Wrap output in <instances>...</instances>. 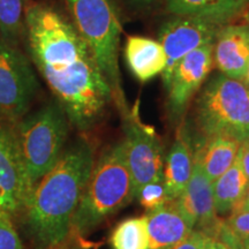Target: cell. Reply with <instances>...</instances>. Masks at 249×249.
I'll return each mask as SVG.
<instances>
[{
    "label": "cell",
    "mask_w": 249,
    "mask_h": 249,
    "mask_svg": "<svg viewBox=\"0 0 249 249\" xmlns=\"http://www.w3.org/2000/svg\"><path fill=\"white\" fill-rule=\"evenodd\" d=\"M130 5L136 6V7H150L156 0H126Z\"/></svg>",
    "instance_id": "30"
},
{
    "label": "cell",
    "mask_w": 249,
    "mask_h": 249,
    "mask_svg": "<svg viewBox=\"0 0 249 249\" xmlns=\"http://www.w3.org/2000/svg\"><path fill=\"white\" fill-rule=\"evenodd\" d=\"M38 89L28 58L0 37V121L15 124L27 116Z\"/></svg>",
    "instance_id": "7"
},
{
    "label": "cell",
    "mask_w": 249,
    "mask_h": 249,
    "mask_svg": "<svg viewBox=\"0 0 249 249\" xmlns=\"http://www.w3.org/2000/svg\"><path fill=\"white\" fill-rule=\"evenodd\" d=\"M242 210H249V183H248L247 189H246L244 196H242L241 201L239 202V204L236 205L232 213H235V211H242Z\"/></svg>",
    "instance_id": "28"
},
{
    "label": "cell",
    "mask_w": 249,
    "mask_h": 249,
    "mask_svg": "<svg viewBox=\"0 0 249 249\" xmlns=\"http://www.w3.org/2000/svg\"><path fill=\"white\" fill-rule=\"evenodd\" d=\"M245 1H246V7H248V6H249V0H245Z\"/></svg>",
    "instance_id": "35"
},
{
    "label": "cell",
    "mask_w": 249,
    "mask_h": 249,
    "mask_svg": "<svg viewBox=\"0 0 249 249\" xmlns=\"http://www.w3.org/2000/svg\"><path fill=\"white\" fill-rule=\"evenodd\" d=\"M229 23L232 22L216 17L176 15V18L161 24L158 42L163 46L166 55V64L161 73L164 88L169 86L177 64L201 46L213 43L220 29Z\"/></svg>",
    "instance_id": "9"
},
{
    "label": "cell",
    "mask_w": 249,
    "mask_h": 249,
    "mask_svg": "<svg viewBox=\"0 0 249 249\" xmlns=\"http://www.w3.org/2000/svg\"><path fill=\"white\" fill-rule=\"evenodd\" d=\"M135 198H138L139 203L144 208L147 213H151L170 202L163 180L148 182L140 187L139 191L136 192Z\"/></svg>",
    "instance_id": "22"
},
{
    "label": "cell",
    "mask_w": 249,
    "mask_h": 249,
    "mask_svg": "<svg viewBox=\"0 0 249 249\" xmlns=\"http://www.w3.org/2000/svg\"><path fill=\"white\" fill-rule=\"evenodd\" d=\"M135 200L123 141L108 145L93 163L71 222V231L86 236Z\"/></svg>",
    "instance_id": "3"
},
{
    "label": "cell",
    "mask_w": 249,
    "mask_h": 249,
    "mask_svg": "<svg viewBox=\"0 0 249 249\" xmlns=\"http://www.w3.org/2000/svg\"><path fill=\"white\" fill-rule=\"evenodd\" d=\"M194 112L202 135H229L240 142L249 138V88L242 81L213 75L196 98Z\"/></svg>",
    "instance_id": "6"
},
{
    "label": "cell",
    "mask_w": 249,
    "mask_h": 249,
    "mask_svg": "<svg viewBox=\"0 0 249 249\" xmlns=\"http://www.w3.org/2000/svg\"><path fill=\"white\" fill-rule=\"evenodd\" d=\"M249 180L242 170L239 156H236L232 166L219 178L211 182L214 209L218 216L231 213L241 201Z\"/></svg>",
    "instance_id": "19"
},
{
    "label": "cell",
    "mask_w": 249,
    "mask_h": 249,
    "mask_svg": "<svg viewBox=\"0 0 249 249\" xmlns=\"http://www.w3.org/2000/svg\"><path fill=\"white\" fill-rule=\"evenodd\" d=\"M121 118L124 155L136 195L140 187L145 183L163 180L164 147L154 127L141 120L138 105L130 107L128 113Z\"/></svg>",
    "instance_id": "8"
},
{
    "label": "cell",
    "mask_w": 249,
    "mask_h": 249,
    "mask_svg": "<svg viewBox=\"0 0 249 249\" xmlns=\"http://www.w3.org/2000/svg\"><path fill=\"white\" fill-rule=\"evenodd\" d=\"M70 126L57 101L48 103L13 124L18 155L33 187L60 158Z\"/></svg>",
    "instance_id": "5"
},
{
    "label": "cell",
    "mask_w": 249,
    "mask_h": 249,
    "mask_svg": "<svg viewBox=\"0 0 249 249\" xmlns=\"http://www.w3.org/2000/svg\"><path fill=\"white\" fill-rule=\"evenodd\" d=\"M238 156L239 160H240L242 170H244L246 177H247V179L249 180V138L245 139L244 141L241 142Z\"/></svg>",
    "instance_id": "27"
},
{
    "label": "cell",
    "mask_w": 249,
    "mask_h": 249,
    "mask_svg": "<svg viewBox=\"0 0 249 249\" xmlns=\"http://www.w3.org/2000/svg\"><path fill=\"white\" fill-rule=\"evenodd\" d=\"M26 7L24 0H0V35L8 44L14 45L24 29Z\"/></svg>",
    "instance_id": "21"
},
{
    "label": "cell",
    "mask_w": 249,
    "mask_h": 249,
    "mask_svg": "<svg viewBox=\"0 0 249 249\" xmlns=\"http://www.w3.org/2000/svg\"><path fill=\"white\" fill-rule=\"evenodd\" d=\"M225 222L241 240L249 238V210L235 211V213H230Z\"/></svg>",
    "instance_id": "24"
},
{
    "label": "cell",
    "mask_w": 249,
    "mask_h": 249,
    "mask_svg": "<svg viewBox=\"0 0 249 249\" xmlns=\"http://www.w3.org/2000/svg\"><path fill=\"white\" fill-rule=\"evenodd\" d=\"M240 144L239 140L229 135L204 136L197 132L193 136L194 152L211 182L232 166Z\"/></svg>",
    "instance_id": "16"
},
{
    "label": "cell",
    "mask_w": 249,
    "mask_h": 249,
    "mask_svg": "<svg viewBox=\"0 0 249 249\" xmlns=\"http://www.w3.org/2000/svg\"><path fill=\"white\" fill-rule=\"evenodd\" d=\"M177 204L191 220L194 230L213 238L223 219L216 213L213 185L204 173L197 156H193V171L185 191L177 200Z\"/></svg>",
    "instance_id": "12"
},
{
    "label": "cell",
    "mask_w": 249,
    "mask_h": 249,
    "mask_svg": "<svg viewBox=\"0 0 249 249\" xmlns=\"http://www.w3.org/2000/svg\"><path fill=\"white\" fill-rule=\"evenodd\" d=\"M108 242L112 249H149L145 216L121 220L111 231Z\"/></svg>",
    "instance_id": "20"
},
{
    "label": "cell",
    "mask_w": 249,
    "mask_h": 249,
    "mask_svg": "<svg viewBox=\"0 0 249 249\" xmlns=\"http://www.w3.org/2000/svg\"><path fill=\"white\" fill-rule=\"evenodd\" d=\"M124 60L134 76L140 82H147L161 75L166 55L158 40L143 36H129L124 49Z\"/></svg>",
    "instance_id": "17"
},
{
    "label": "cell",
    "mask_w": 249,
    "mask_h": 249,
    "mask_svg": "<svg viewBox=\"0 0 249 249\" xmlns=\"http://www.w3.org/2000/svg\"><path fill=\"white\" fill-rule=\"evenodd\" d=\"M240 18L245 23L249 24V6L244 9V12H242L240 15Z\"/></svg>",
    "instance_id": "31"
},
{
    "label": "cell",
    "mask_w": 249,
    "mask_h": 249,
    "mask_svg": "<svg viewBox=\"0 0 249 249\" xmlns=\"http://www.w3.org/2000/svg\"><path fill=\"white\" fill-rule=\"evenodd\" d=\"M242 248L249 249V238L242 239Z\"/></svg>",
    "instance_id": "33"
},
{
    "label": "cell",
    "mask_w": 249,
    "mask_h": 249,
    "mask_svg": "<svg viewBox=\"0 0 249 249\" xmlns=\"http://www.w3.org/2000/svg\"><path fill=\"white\" fill-rule=\"evenodd\" d=\"M242 82H244L245 85L249 88V67H248V71H247V73H246L245 77H244V79H242Z\"/></svg>",
    "instance_id": "32"
},
{
    "label": "cell",
    "mask_w": 249,
    "mask_h": 249,
    "mask_svg": "<svg viewBox=\"0 0 249 249\" xmlns=\"http://www.w3.org/2000/svg\"><path fill=\"white\" fill-rule=\"evenodd\" d=\"M213 58L220 74L242 81L249 67V24L223 27L213 42Z\"/></svg>",
    "instance_id": "13"
},
{
    "label": "cell",
    "mask_w": 249,
    "mask_h": 249,
    "mask_svg": "<svg viewBox=\"0 0 249 249\" xmlns=\"http://www.w3.org/2000/svg\"><path fill=\"white\" fill-rule=\"evenodd\" d=\"M31 189L18 155L13 124L0 121V210L17 217Z\"/></svg>",
    "instance_id": "11"
},
{
    "label": "cell",
    "mask_w": 249,
    "mask_h": 249,
    "mask_svg": "<svg viewBox=\"0 0 249 249\" xmlns=\"http://www.w3.org/2000/svg\"><path fill=\"white\" fill-rule=\"evenodd\" d=\"M208 249H232V248H230L226 244H224L223 241L218 240L216 238H210L209 245H208Z\"/></svg>",
    "instance_id": "29"
},
{
    "label": "cell",
    "mask_w": 249,
    "mask_h": 249,
    "mask_svg": "<svg viewBox=\"0 0 249 249\" xmlns=\"http://www.w3.org/2000/svg\"><path fill=\"white\" fill-rule=\"evenodd\" d=\"M95 163V148L85 136L65 148L57 163L33 187L14 218L30 249H57L71 222Z\"/></svg>",
    "instance_id": "2"
},
{
    "label": "cell",
    "mask_w": 249,
    "mask_h": 249,
    "mask_svg": "<svg viewBox=\"0 0 249 249\" xmlns=\"http://www.w3.org/2000/svg\"><path fill=\"white\" fill-rule=\"evenodd\" d=\"M58 249H97L91 242L85 240V236L80 235L79 233L71 231L70 234Z\"/></svg>",
    "instance_id": "26"
},
{
    "label": "cell",
    "mask_w": 249,
    "mask_h": 249,
    "mask_svg": "<svg viewBox=\"0 0 249 249\" xmlns=\"http://www.w3.org/2000/svg\"><path fill=\"white\" fill-rule=\"evenodd\" d=\"M209 241L210 236L198 230H194L185 240L172 249H208Z\"/></svg>",
    "instance_id": "25"
},
{
    "label": "cell",
    "mask_w": 249,
    "mask_h": 249,
    "mask_svg": "<svg viewBox=\"0 0 249 249\" xmlns=\"http://www.w3.org/2000/svg\"><path fill=\"white\" fill-rule=\"evenodd\" d=\"M0 249H26L14 217L0 210Z\"/></svg>",
    "instance_id": "23"
},
{
    "label": "cell",
    "mask_w": 249,
    "mask_h": 249,
    "mask_svg": "<svg viewBox=\"0 0 249 249\" xmlns=\"http://www.w3.org/2000/svg\"><path fill=\"white\" fill-rule=\"evenodd\" d=\"M29 55L71 126L95 129L113 103L107 79L70 18L46 4H30L24 15Z\"/></svg>",
    "instance_id": "1"
},
{
    "label": "cell",
    "mask_w": 249,
    "mask_h": 249,
    "mask_svg": "<svg viewBox=\"0 0 249 249\" xmlns=\"http://www.w3.org/2000/svg\"><path fill=\"white\" fill-rule=\"evenodd\" d=\"M166 9L177 17L222 18L233 23L246 8L245 0H164Z\"/></svg>",
    "instance_id": "18"
},
{
    "label": "cell",
    "mask_w": 249,
    "mask_h": 249,
    "mask_svg": "<svg viewBox=\"0 0 249 249\" xmlns=\"http://www.w3.org/2000/svg\"><path fill=\"white\" fill-rule=\"evenodd\" d=\"M193 136L194 133L189 124L181 121L169 154L165 157L163 182L169 201L177 200L191 179L194 156Z\"/></svg>",
    "instance_id": "14"
},
{
    "label": "cell",
    "mask_w": 249,
    "mask_h": 249,
    "mask_svg": "<svg viewBox=\"0 0 249 249\" xmlns=\"http://www.w3.org/2000/svg\"><path fill=\"white\" fill-rule=\"evenodd\" d=\"M71 21L91 50L121 117L130 110L119 67L121 24L113 0H65Z\"/></svg>",
    "instance_id": "4"
},
{
    "label": "cell",
    "mask_w": 249,
    "mask_h": 249,
    "mask_svg": "<svg viewBox=\"0 0 249 249\" xmlns=\"http://www.w3.org/2000/svg\"><path fill=\"white\" fill-rule=\"evenodd\" d=\"M24 1H26V5H27V7H28V6L30 5V1H29V0H24ZM27 7H26V8H27Z\"/></svg>",
    "instance_id": "34"
},
{
    "label": "cell",
    "mask_w": 249,
    "mask_h": 249,
    "mask_svg": "<svg viewBox=\"0 0 249 249\" xmlns=\"http://www.w3.org/2000/svg\"><path fill=\"white\" fill-rule=\"evenodd\" d=\"M213 46V43L201 46L183 57L174 67L169 86L165 88L167 116L172 123H181L189 103L214 67Z\"/></svg>",
    "instance_id": "10"
},
{
    "label": "cell",
    "mask_w": 249,
    "mask_h": 249,
    "mask_svg": "<svg viewBox=\"0 0 249 249\" xmlns=\"http://www.w3.org/2000/svg\"><path fill=\"white\" fill-rule=\"evenodd\" d=\"M149 249H172L194 231L191 220L176 201L145 214Z\"/></svg>",
    "instance_id": "15"
}]
</instances>
